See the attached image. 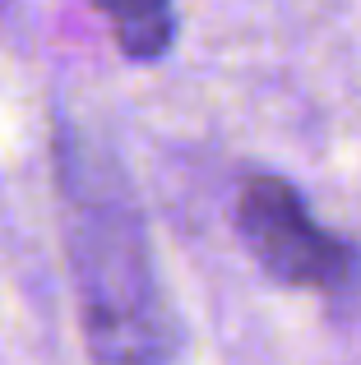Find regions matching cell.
Instances as JSON below:
<instances>
[{
  "mask_svg": "<svg viewBox=\"0 0 361 365\" xmlns=\"http://www.w3.org/2000/svg\"><path fill=\"white\" fill-rule=\"evenodd\" d=\"M74 277L93 365H167L172 314L158 292L144 227L116 199H88L74 213Z\"/></svg>",
  "mask_w": 361,
  "mask_h": 365,
  "instance_id": "cell-1",
  "label": "cell"
},
{
  "mask_svg": "<svg viewBox=\"0 0 361 365\" xmlns=\"http://www.w3.org/2000/svg\"><path fill=\"white\" fill-rule=\"evenodd\" d=\"M236 232L255 264L283 287L301 292H343L357 273V255L343 236L310 217L306 199L283 176H250L236 195Z\"/></svg>",
  "mask_w": 361,
  "mask_h": 365,
  "instance_id": "cell-2",
  "label": "cell"
},
{
  "mask_svg": "<svg viewBox=\"0 0 361 365\" xmlns=\"http://www.w3.org/2000/svg\"><path fill=\"white\" fill-rule=\"evenodd\" d=\"M107 14L116 46L130 61H158L176 42V9L172 0H93Z\"/></svg>",
  "mask_w": 361,
  "mask_h": 365,
  "instance_id": "cell-3",
  "label": "cell"
}]
</instances>
